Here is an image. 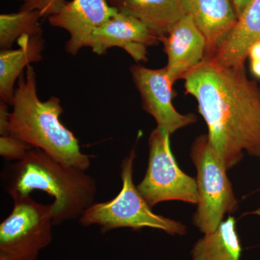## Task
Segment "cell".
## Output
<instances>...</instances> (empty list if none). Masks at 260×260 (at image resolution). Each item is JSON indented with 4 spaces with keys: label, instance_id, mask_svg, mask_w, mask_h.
Masks as SVG:
<instances>
[{
    "label": "cell",
    "instance_id": "obj_1",
    "mask_svg": "<svg viewBox=\"0 0 260 260\" xmlns=\"http://www.w3.org/2000/svg\"><path fill=\"white\" fill-rule=\"evenodd\" d=\"M181 80L198 102L210 145L227 170L244 151L260 158V87L245 68H225L205 57Z\"/></svg>",
    "mask_w": 260,
    "mask_h": 260
},
{
    "label": "cell",
    "instance_id": "obj_2",
    "mask_svg": "<svg viewBox=\"0 0 260 260\" xmlns=\"http://www.w3.org/2000/svg\"><path fill=\"white\" fill-rule=\"evenodd\" d=\"M10 112L9 135L44 150L64 165L87 171L90 158L82 152L74 133L61 123L59 99H39L37 75L31 65L18 78Z\"/></svg>",
    "mask_w": 260,
    "mask_h": 260
},
{
    "label": "cell",
    "instance_id": "obj_3",
    "mask_svg": "<svg viewBox=\"0 0 260 260\" xmlns=\"http://www.w3.org/2000/svg\"><path fill=\"white\" fill-rule=\"evenodd\" d=\"M51 195L54 225L80 218L94 203L95 179L86 171L64 165L39 148H32L10 169L7 191L12 199L34 191Z\"/></svg>",
    "mask_w": 260,
    "mask_h": 260
},
{
    "label": "cell",
    "instance_id": "obj_4",
    "mask_svg": "<svg viewBox=\"0 0 260 260\" xmlns=\"http://www.w3.org/2000/svg\"><path fill=\"white\" fill-rule=\"evenodd\" d=\"M135 158L134 148L121 162L122 186L119 194L109 201L94 203L80 217V224L85 227L99 225L103 232L120 228L135 231L150 228L170 235H184L186 232L184 224L154 213L140 194L133 181Z\"/></svg>",
    "mask_w": 260,
    "mask_h": 260
},
{
    "label": "cell",
    "instance_id": "obj_5",
    "mask_svg": "<svg viewBox=\"0 0 260 260\" xmlns=\"http://www.w3.org/2000/svg\"><path fill=\"white\" fill-rule=\"evenodd\" d=\"M190 157L197 169L198 208L192 223L204 234L216 230L226 214L238 209V200L227 169L210 145L208 135H202L191 145Z\"/></svg>",
    "mask_w": 260,
    "mask_h": 260
},
{
    "label": "cell",
    "instance_id": "obj_6",
    "mask_svg": "<svg viewBox=\"0 0 260 260\" xmlns=\"http://www.w3.org/2000/svg\"><path fill=\"white\" fill-rule=\"evenodd\" d=\"M13 202V210L0 224V260H37L52 240L53 204L37 203L30 196Z\"/></svg>",
    "mask_w": 260,
    "mask_h": 260
},
{
    "label": "cell",
    "instance_id": "obj_7",
    "mask_svg": "<svg viewBox=\"0 0 260 260\" xmlns=\"http://www.w3.org/2000/svg\"><path fill=\"white\" fill-rule=\"evenodd\" d=\"M170 135L156 127L148 140V164L144 178L137 186L150 207L162 202L178 200L192 205L198 203L196 179L178 165L170 145Z\"/></svg>",
    "mask_w": 260,
    "mask_h": 260
},
{
    "label": "cell",
    "instance_id": "obj_8",
    "mask_svg": "<svg viewBox=\"0 0 260 260\" xmlns=\"http://www.w3.org/2000/svg\"><path fill=\"white\" fill-rule=\"evenodd\" d=\"M129 70L141 98L143 110L153 116L157 127L171 135L198 121L194 114H181L174 108V83L168 75L166 67L150 69L135 64Z\"/></svg>",
    "mask_w": 260,
    "mask_h": 260
},
{
    "label": "cell",
    "instance_id": "obj_9",
    "mask_svg": "<svg viewBox=\"0 0 260 260\" xmlns=\"http://www.w3.org/2000/svg\"><path fill=\"white\" fill-rule=\"evenodd\" d=\"M160 42V37L140 20L119 11L95 29L88 47L97 55L105 54L111 48H121L137 62H146L148 48Z\"/></svg>",
    "mask_w": 260,
    "mask_h": 260
},
{
    "label": "cell",
    "instance_id": "obj_10",
    "mask_svg": "<svg viewBox=\"0 0 260 260\" xmlns=\"http://www.w3.org/2000/svg\"><path fill=\"white\" fill-rule=\"evenodd\" d=\"M107 0H72L55 15L48 18L52 26L64 29L70 34L65 51L76 55L89 41L95 29L117 14Z\"/></svg>",
    "mask_w": 260,
    "mask_h": 260
},
{
    "label": "cell",
    "instance_id": "obj_11",
    "mask_svg": "<svg viewBox=\"0 0 260 260\" xmlns=\"http://www.w3.org/2000/svg\"><path fill=\"white\" fill-rule=\"evenodd\" d=\"M160 42L168 57L166 68L173 83L181 80L206 56L204 36L189 14L179 20Z\"/></svg>",
    "mask_w": 260,
    "mask_h": 260
},
{
    "label": "cell",
    "instance_id": "obj_12",
    "mask_svg": "<svg viewBox=\"0 0 260 260\" xmlns=\"http://www.w3.org/2000/svg\"><path fill=\"white\" fill-rule=\"evenodd\" d=\"M260 42V0H251L218 49L209 58L225 68L243 69L249 50Z\"/></svg>",
    "mask_w": 260,
    "mask_h": 260
},
{
    "label": "cell",
    "instance_id": "obj_13",
    "mask_svg": "<svg viewBox=\"0 0 260 260\" xmlns=\"http://www.w3.org/2000/svg\"><path fill=\"white\" fill-rule=\"evenodd\" d=\"M187 14L204 36L206 56L214 54L232 30L237 15L232 0H184Z\"/></svg>",
    "mask_w": 260,
    "mask_h": 260
},
{
    "label": "cell",
    "instance_id": "obj_14",
    "mask_svg": "<svg viewBox=\"0 0 260 260\" xmlns=\"http://www.w3.org/2000/svg\"><path fill=\"white\" fill-rule=\"evenodd\" d=\"M113 8L131 15L160 37L187 15L184 0H107Z\"/></svg>",
    "mask_w": 260,
    "mask_h": 260
},
{
    "label": "cell",
    "instance_id": "obj_15",
    "mask_svg": "<svg viewBox=\"0 0 260 260\" xmlns=\"http://www.w3.org/2000/svg\"><path fill=\"white\" fill-rule=\"evenodd\" d=\"M43 35H24L17 42L15 50H1L0 52V98L11 106L15 93V84L30 63L39 62L43 59L44 49Z\"/></svg>",
    "mask_w": 260,
    "mask_h": 260
},
{
    "label": "cell",
    "instance_id": "obj_16",
    "mask_svg": "<svg viewBox=\"0 0 260 260\" xmlns=\"http://www.w3.org/2000/svg\"><path fill=\"white\" fill-rule=\"evenodd\" d=\"M242 252L237 220L229 215L216 230L195 243L191 254L192 260H240Z\"/></svg>",
    "mask_w": 260,
    "mask_h": 260
},
{
    "label": "cell",
    "instance_id": "obj_17",
    "mask_svg": "<svg viewBox=\"0 0 260 260\" xmlns=\"http://www.w3.org/2000/svg\"><path fill=\"white\" fill-rule=\"evenodd\" d=\"M37 10H20L18 13L0 15V48L11 49L12 46L24 35H43Z\"/></svg>",
    "mask_w": 260,
    "mask_h": 260
},
{
    "label": "cell",
    "instance_id": "obj_18",
    "mask_svg": "<svg viewBox=\"0 0 260 260\" xmlns=\"http://www.w3.org/2000/svg\"><path fill=\"white\" fill-rule=\"evenodd\" d=\"M31 148L30 145L11 135L0 138V155L7 160H20Z\"/></svg>",
    "mask_w": 260,
    "mask_h": 260
},
{
    "label": "cell",
    "instance_id": "obj_19",
    "mask_svg": "<svg viewBox=\"0 0 260 260\" xmlns=\"http://www.w3.org/2000/svg\"><path fill=\"white\" fill-rule=\"evenodd\" d=\"M23 3L20 10H37L42 18H49L59 13L66 4V0H18Z\"/></svg>",
    "mask_w": 260,
    "mask_h": 260
},
{
    "label": "cell",
    "instance_id": "obj_20",
    "mask_svg": "<svg viewBox=\"0 0 260 260\" xmlns=\"http://www.w3.org/2000/svg\"><path fill=\"white\" fill-rule=\"evenodd\" d=\"M8 104L4 102L0 103V135L1 136L9 135L10 112Z\"/></svg>",
    "mask_w": 260,
    "mask_h": 260
},
{
    "label": "cell",
    "instance_id": "obj_21",
    "mask_svg": "<svg viewBox=\"0 0 260 260\" xmlns=\"http://www.w3.org/2000/svg\"><path fill=\"white\" fill-rule=\"evenodd\" d=\"M250 1L251 0H232L237 17L242 14V12L245 9L248 4L250 3Z\"/></svg>",
    "mask_w": 260,
    "mask_h": 260
},
{
    "label": "cell",
    "instance_id": "obj_22",
    "mask_svg": "<svg viewBox=\"0 0 260 260\" xmlns=\"http://www.w3.org/2000/svg\"><path fill=\"white\" fill-rule=\"evenodd\" d=\"M250 61L260 60V42L256 43L249 50V56Z\"/></svg>",
    "mask_w": 260,
    "mask_h": 260
},
{
    "label": "cell",
    "instance_id": "obj_23",
    "mask_svg": "<svg viewBox=\"0 0 260 260\" xmlns=\"http://www.w3.org/2000/svg\"><path fill=\"white\" fill-rule=\"evenodd\" d=\"M250 69L251 73L260 79V60L250 61Z\"/></svg>",
    "mask_w": 260,
    "mask_h": 260
}]
</instances>
